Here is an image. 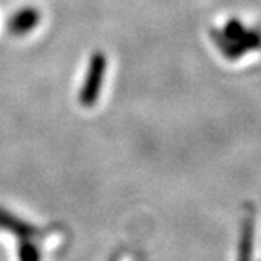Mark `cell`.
Segmentation results:
<instances>
[{"label": "cell", "mask_w": 261, "mask_h": 261, "mask_svg": "<svg viewBox=\"0 0 261 261\" xmlns=\"http://www.w3.org/2000/svg\"><path fill=\"white\" fill-rule=\"evenodd\" d=\"M213 40L217 44V47L227 55V57H239V43L241 47H259L261 38L259 33L249 32L246 27H242L238 21H230L222 30H213Z\"/></svg>", "instance_id": "6da1fadb"}, {"label": "cell", "mask_w": 261, "mask_h": 261, "mask_svg": "<svg viewBox=\"0 0 261 261\" xmlns=\"http://www.w3.org/2000/svg\"><path fill=\"white\" fill-rule=\"evenodd\" d=\"M107 69V59L102 52H95L90 57L88 68L84 84L79 90V102L84 107H91L98 102L99 93L102 90V82Z\"/></svg>", "instance_id": "7a4b0ae2"}, {"label": "cell", "mask_w": 261, "mask_h": 261, "mask_svg": "<svg viewBox=\"0 0 261 261\" xmlns=\"http://www.w3.org/2000/svg\"><path fill=\"white\" fill-rule=\"evenodd\" d=\"M41 22V13L36 7L25 5L17 8L7 21V30L13 36H25Z\"/></svg>", "instance_id": "3957f363"}, {"label": "cell", "mask_w": 261, "mask_h": 261, "mask_svg": "<svg viewBox=\"0 0 261 261\" xmlns=\"http://www.w3.org/2000/svg\"><path fill=\"white\" fill-rule=\"evenodd\" d=\"M0 230L8 231L21 239H33L35 236L40 234V230L35 225L11 214L4 208H0Z\"/></svg>", "instance_id": "277c9868"}, {"label": "cell", "mask_w": 261, "mask_h": 261, "mask_svg": "<svg viewBox=\"0 0 261 261\" xmlns=\"http://www.w3.org/2000/svg\"><path fill=\"white\" fill-rule=\"evenodd\" d=\"M17 259L19 261H41L40 247L33 239H21L17 246Z\"/></svg>", "instance_id": "5b68a950"}]
</instances>
